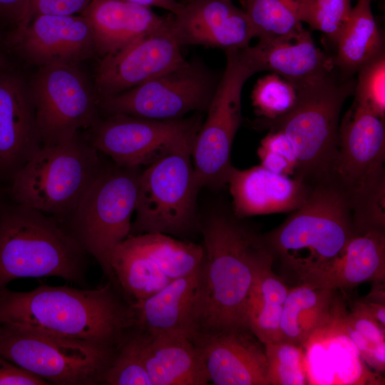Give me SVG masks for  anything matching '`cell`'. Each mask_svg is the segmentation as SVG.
Listing matches in <instances>:
<instances>
[{"label": "cell", "mask_w": 385, "mask_h": 385, "mask_svg": "<svg viewBox=\"0 0 385 385\" xmlns=\"http://www.w3.org/2000/svg\"><path fill=\"white\" fill-rule=\"evenodd\" d=\"M170 28L179 43L225 51L249 46L255 37L244 10L232 0H192L173 14Z\"/></svg>", "instance_id": "18"}, {"label": "cell", "mask_w": 385, "mask_h": 385, "mask_svg": "<svg viewBox=\"0 0 385 385\" xmlns=\"http://www.w3.org/2000/svg\"><path fill=\"white\" fill-rule=\"evenodd\" d=\"M372 0H358L337 42L333 61L346 80L384 52L381 34L371 10Z\"/></svg>", "instance_id": "27"}, {"label": "cell", "mask_w": 385, "mask_h": 385, "mask_svg": "<svg viewBox=\"0 0 385 385\" xmlns=\"http://www.w3.org/2000/svg\"><path fill=\"white\" fill-rule=\"evenodd\" d=\"M371 316L383 328H385V304L363 299Z\"/></svg>", "instance_id": "44"}, {"label": "cell", "mask_w": 385, "mask_h": 385, "mask_svg": "<svg viewBox=\"0 0 385 385\" xmlns=\"http://www.w3.org/2000/svg\"><path fill=\"white\" fill-rule=\"evenodd\" d=\"M141 332L143 359L152 385H205L210 382L201 351L190 339Z\"/></svg>", "instance_id": "25"}, {"label": "cell", "mask_w": 385, "mask_h": 385, "mask_svg": "<svg viewBox=\"0 0 385 385\" xmlns=\"http://www.w3.org/2000/svg\"><path fill=\"white\" fill-rule=\"evenodd\" d=\"M140 167L104 165L64 223L115 286L111 266L116 247L130 235L135 210Z\"/></svg>", "instance_id": "9"}, {"label": "cell", "mask_w": 385, "mask_h": 385, "mask_svg": "<svg viewBox=\"0 0 385 385\" xmlns=\"http://www.w3.org/2000/svg\"><path fill=\"white\" fill-rule=\"evenodd\" d=\"M76 66L39 67L29 86L43 146L71 140L100 118L96 93Z\"/></svg>", "instance_id": "13"}, {"label": "cell", "mask_w": 385, "mask_h": 385, "mask_svg": "<svg viewBox=\"0 0 385 385\" xmlns=\"http://www.w3.org/2000/svg\"><path fill=\"white\" fill-rule=\"evenodd\" d=\"M126 239L173 280L198 269L203 260L202 245L178 240L168 235H129Z\"/></svg>", "instance_id": "30"}, {"label": "cell", "mask_w": 385, "mask_h": 385, "mask_svg": "<svg viewBox=\"0 0 385 385\" xmlns=\"http://www.w3.org/2000/svg\"><path fill=\"white\" fill-rule=\"evenodd\" d=\"M245 48L225 51V70L193 143L192 160L200 189L225 186L234 167L231 151L242 120V88L258 73Z\"/></svg>", "instance_id": "10"}, {"label": "cell", "mask_w": 385, "mask_h": 385, "mask_svg": "<svg viewBox=\"0 0 385 385\" xmlns=\"http://www.w3.org/2000/svg\"><path fill=\"white\" fill-rule=\"evenodd\" d=\"M358 233L346 197L323 179L282 225L260 236L273 258L300 279L335 258Z\"/></svg>", "instance_id": "4"}, {"label": "cell", "mask_w": 385, "mask_h": 385, "mask_svg": "<svg viewBox=\"0 0 385 385\" xmlns=\"http://www.w3.org/2000/svg\"><path fill=\"white\" fill-rule=\"evenodd\" d=\"M219 79L202 61L185 60L143 84L100 99L98 106L106 115L179 119L190 111H207Z\"/></svg>", "instance_id": "12"}, {"label": "cell", "mask_w": 385, "mask_h": 385, "mask_svg": "<svg viewBox=\"0 0 385 385\" xmlns=\"http://www.w3.org/2000/svg\"><path fill=\"white\" fill-rule=\"evenodd\" d=\"M29 0H0V25L8 34L27 24Z\"/></svg>", "instance_id": "39"}, {"label": "cell", "mask_w": 385, "mask_h": 385, "mask_svg": "<svg viewBox=\"0 0 385 385\" xmlns=\"http://www.w3.org/2000/svg\"><path fill=\"white\" fill-rule=\"evenodd\" d=\"M5 44L39 67L74 64L96 54L90 24L83 15L41 14L9 33Z\"/></svg>", "instance_id": "16"}, {"label": "cell", "mask_w": 385, "mask_h": 385, "mask_svg": "<svg viewBox=\"0 0 385 385\" xmlns=\"http://www.w3.org/2000/svg\"><path fill=\"white\" fill-rule=\"evenodd\" d=\"M45 380L0 355V385H47Z\"/></svg>", "instance_id": "40"}, {"label": "cell", "mask_w": 385, "mask_h": 385, "mask_svg": "<svg viewBox=\"0 0 385 385\" xmlns=\"http://www.w3.org/2000/svg\"><path fill=\"white\" fill-rule=\"evenodd\" d=\"M299 280L332 290L353 288L366 282H384V231L358 233L335 258Z\"/></svg>", "instance_id": "23"}, {"label": "cell", "mask_w": 385, "mask_h": 385, "mask_svg": "<svg viewBox=\"0 0 385 385\" xmlns=\"http://www.w3.org/2000/svg\"><path fill=\"white\" fill-rule=\"evenodd\" d=\"M354 94V101L384 119L385 55L384 51L364 65L359 71Z\"/></svg>", "instance_id": "36"}, {"label": "cell", "mask_w": 385, "mask_h": 385, "mask_svg": "<svg viewBox=\"0 0 385 385\" xmlns=\"http://www.w3.org/2000/svg\"><path fill=\"white\" fill-rule=\"evenodd\" d=\"M199 270L173 279L151 297L131 304L134 328L151 335H177L191 339L196 334Z\"/></svg>", "instance_id": "22"}, {"label": "cell", "mask_w": 385, "mask_h": 385, "mask_svg": "<svg viewBox=\"0 0 385 385\" xmlns=\"http://www.w3.org/2000/svg\"><path fill=\"white\" fill-rule=\"evenodd\" d=\"M364 359L376 371H384L385 369V342L374 344Z\"/></svg>", "instance_id": "42"}, {"label": "cell", "mask_w": 385, "mask_h": 385, "mask_svg": "<svg viewBox=\"0 0 385 385\" xmlns=\"http://www.w3.org/2000/svg\"><path fill=\"white\" fill-rule=\"evenodd\" d=\"M344 315L346 321L369 342L373 344L385 342V328L371 316L364 300L356 302L352 312Z\"/></svg>", "instance_id": "37"}, {"label": "cell", "mask_w": 385, "mask_h": 385, "mask_svg": "<svg viewBox=\"0 0 385 385\" xmlns=\"http://www.w3.org/2000/svg\"><path fill=\"white\" fill-rule=\"evenodd\" d=\"M334 291L303 282L289 289L280 319L279 342L303 347L316 332L327 326L337 309Z\"/></svg>", "instance_id": "26"}, {"label": "cell", "mask_w": 385, "mask_h": 385, "mask_svg": "<svg viewBox=\"0 0 385 385\" xmlns=\"http://www.w3.org/2000/svg\"><path fill=\"white\" fill-rule=\"evenodd\" d=\"M0 323L116 347L134 328L135 317L111 282L91 289L41 284L24 292L1 289Z\"/></svg>", "instance_id": "2"}, {"label": "cell", "mask_w": 385, "mask_h": 385, "mask_svg": "<svg viewBox=\"0 0 385 385\" xmlns=\"http://www.w3.org/2000/svg\"><path fill=\"white\" fill-rule=\"evenodd\" d=\"M87 252L56 218L0 199V290L19 278L61 277L82 284Z\"/></svg>", "instance_id": "3"}, {"label": "cell", "mask_w": 385, "mask_h": 385, "mask_svg": "<svg viewBox=\"0 0 385 385\" xmlns=\"http://www.w3.org/2000/svg\"><path fill=\"white\" fill-rule=\"evenodd\" d=\"M258 72L268 71L292 82H302L332 72L333 58L314 43L302 24L278 36L260 38L254 46L245 48Z\"/></svg>", "instance_id": "21"}, {"label": "cell", "mask_w": 385, "mask_h": 385, "mask_svg": "<svg viewBox=\"0 0 385 385\" xmlns=\"http://www.w3.org/2000/svg\"><path fill=\"white\" fill-rule=\"evenodd\" d=\"M29 86L0 67V183L6 187L42 148Z\"/></svg>", "instance_id": "17"}, {"label": "cell", "mask_w": 385, "mask_h": 385, "mask_svg": "<svg viewBox=\"0 0 385 385\" xmlns=\"http://www.w3.org/2000/svg\"><path fill=\"white\" fill-rule=\"evenodd\" d=\"M264 345L267 362L268 385L309 384L302 347L283 342Z\"/></svg>", "instance_id": "34"}, {"label": "cell", "mask_w": 385, "mask_h": 385, "mask_svg": "<svg viewBox=\"0 0 385 385\" xmlns=\"http://www.w3.org/2000/svg\"><path fill=\"white\" fill-rule=\"evenodd\" d=\"M91 1L92 0H29L27 24L41 14H81Z\"/></svg>", "instance_id": "38"}, {"label": "cell", "mask_w": 385, "mask_h": 385, "mask_svg": "<svg viewBox=\"0 0 385 385\" xmlns=\"http://www.w3.org/2000/svg\"><path fill=\"white\" fill-rule=\"evenodd\" d=\"M227 184L238 219L294 211L305 200L312 187L299 178H289L261 165L246 170L233 167Z\"/></svg>", "instance_id": "20"}, {"label": "cell", "mask_w": 385, "mask_h": 385, "mask_svg": "<svg viewBox=\"0 0 385 385\" xmlns=\"http://www.w3.org/2000/svg\"><path fill=\"white\" fill-rule=\"evenodd\" d=\"M255 37L286 34L302 24L308 0H242Z\"/></svg>", "instance_id": "31"}, {"label": "cell", "mask_w": 385, "mask_h": 385, "mask_svg": "<svg viewBox=\"0 0 385 385\" xmlns=\"http://www.w3.org/2000/svg\"><path fill=\"white\" fill-rule=\"evenodd\" d=\"M351 9V0H308L303 22L337 43Z\"/></svg>", "instance_id": "35"}, {"label": "cell", "mask_w": 385, "mask_h": 385, "mask_svg": "<svg viewBox=\"0 0 385 385\" xmlns=\"http://www.w3.org/2000/svg\"><path fill=\"white\" fill-rule=\"evenodd\" d=\"M145 7H158L165 9L174 15L178 14L183 9L184 4L176 0H126Z\"/></svg>", "instance_id": "43"}, {"label": "cell", "mask_w": 385, "mask_h": 385, "mask_svg": "<svg viewBox=\"0 0 385 385\" xmlns=\"http://www.w3.org/2000/svg\"><path fill=\"white\" fill-rule=\"evenodd\" d=\"M172 16L168 15L160 29L101 58L95 75L98 101L143 84L185 61L170 28Z\"/></svg>", "instance_id": "15"}, {"label": "cell", "mask_w": 385, "mask_h": 385, "mask_svg": "<svg viewBox=\"0 0 385 385\" xmlns=\"http://www.w3.org/2000/svg\"><path fill=\"white\" fill-rule=\"evenodd\" d=\"M111 266L115 287L132 299L131 304L151 297L173 281L127 239L114 250Z\"/></svg>", "instance_id": "29"}, {"label": "cell", "mask_w": 385, "mask_h": 385, "mask_svg": "<svg viewBox=\"0 0 385 385\" xmlns=\"http://www.w3.org/2000/svg\"><path fill=\"white\" fill-rule=\"evenodd\" d=\"M195 136L178 142L140 172L136 217L130 235L181 236L199 229L196 198L200 188L192 160Z\"/></svg>", "instance_id": "8"}, {"label": "cell", "mask_w": 385, "mask_h": 385, "mask_svg": "<svg viewBox=\"0 0 385 385\" xmlns=\"http://www.w3.org/2000/svg\"><path fill=\"white\" fill-rule=\"evenodd\" d=\"M252 334L245 329L197 334L191 339L213 384L268 385L265 349Z\"/></svg>", "instance_id": "19"}, {"label": "cell", "mask_w": 385, "mask_h": 385, "mask_svg": "<svg viewBox=\"0 0 385 385\" xmlns=\"http://www.w3.org/2000/svg\"><path fill=\"white\" fill-rule=\"evenodd\" d=\"M103 166L99 152L78 134L42 146L6 188V195L64 224Z\"/></svg>", "instance_id": "5"}, {"label": "cell", "mask_w": 385, "mask_h": 385, "mask_svg": "<svg viewBox=\"0 0 385 385\" xmlns=\"http://www.w3.org/2000/svg\"><path fill=\"white\" fill-rule=\"evenodd\" d=\"M6 193V188L4 189L2 184L0 183V199L5 195Z\"/></svg>", "instance_id": "47"}, {"label": "cell", "mask_w": 385, "mask_h": 385, "mask_svg": "<svg viewBox=\"0 0 385 385\" xmlns=\"http://www.w3.org/2000/svg\"><path fill=\"white\" fill-rule=\"evenodd\" d=\"M6 60L1 52L0 51V67L2 66L4 63H6Z\"/></svg>", "instance_id": "46"}, {"label": "cell", "mask_w": 385, "mask_h": 385, "mask_svg": "<svg viewBox=\"0 0 385 385\" xmlns=\"http://www.w3.org/2000/svg\"><path fill=\"white\" fill-rule=\"evenodd\" d=\"M118 345L102 380L108 385H152L143 355V334L133 328Z\"/></svg>", "instance_id": "33"}, {"label": "cell", "mask_w": 385, "mask_h": 385, "mask_svg": "<svg viewBox=\"0 0 385 385\" xmlns=\"http://www.w3.org/2000/svg\"><path fill=\"white\" fill-rule=\"evenodd\" d=\"M203 260L199 270L196 334L247 329L246 314L257 272L271 253L235 216L214 212L199 222Z\"/></svg>", "instance_id": "1"}, {"label": "cell", "mask_w": 385, "mask_h": 385, "mask_svg": "<svg viewBox=\"0 0 385 385\" xmlns=\"http://www.w3.org/2000/svg\"><path fill=\"white\" fill-rule=\"evenodd\" d=\"M117 349L0 323V355L48 384H101Z\"/></svg>", "instance_id": "11"}, {"label": "cell", "mask_w": 385, "mask_h": 385, "mask_svg": "<svg viewBox=\"0 0 385 385\" xmlns=\"http://www.w3.org/2000/svg\"><path fill=\"white\" fill-rule=\"evenodd\" d=\"M270 255L259 268L249 296L246 322L248 329L263 344L279 342V323L289 291L272 270Z\"/></svg>", "instance_id": "28"}, {"label": "cell", "mask_w": 385, "mask_h": 385, "mask_svg": "<svg viewBox=\"0 0 385 385\" xmlns=\"http://www.w3.org/2000/svg\"><path fill=\"white\" fill-rule=\"evenodd\" d=\"M371 292L364 299L385 304L384 282H373Z\"/></svg>", "instance_id": "45"}, {"label": "cell", "mask_w": 385, "mask_h": 385, "mask_svg": "<svg viewBox=\"0 0 385 385\" xmlns=\"http://www.w3.org/2000/svg\"><path fill=\"white\" fill-rule=\"evenodd\" d=\"M384 119L354 101L338 132L337 151L327 179L346 197L356 225L384 215Z\"/></svg>", "instance_id": "6"}, {"label": "cell", "mask_w": 385, "mask_h": 385, "mask_svg": "<svg viewBox=\"0 0 385 385\" xmlns=\"http://www.w3.org/2000/svg\"><path fill=\"white\" fill-rule=\"evenodd\" d=\"M295 83L299 98L294 109L279 119L262 123L286 135L297 158L296 177L313 185L327 178L332 165L340 113L346 99L354 93L356 81L338 79L333 71Z\"/></svg>", "instance_id": "7"}, {"label": "cell", "mask_w": 385, "mask_h": 385, "mask_svg": "<svg viewBox=\"0 0 385 385\" xmlns=\"http://www.w3.org/2000/svg\"><path fill=\"white\" fill-rule=\"evenodd\" d=\"M256 115L262 122L279 119L296 106L299 98L297 83L271 73L259 78L251 94Z\"/></svg>", "instance_id": "32"}, {"label": "cell", "mask_w": 385, "mask_h": 385, "mask_svg": "<svg viewBox=\"0 0 385 385\" xmlns=\"http://www.w3.org/2000/svg\"><path fill=\"white\" fill-rule=\"evenodd\" d=\"M88 21L96 54L114 53L163 27L168 16L126 0H92L81 13Z\"/></svg>", "instance_id": "24"}, {"label": "cell", "mask_w": 385, "mask_h": 385, "mask_svg": "<svg viewBox=\"0 0 385 385\" xmlns=\"http://www.w3.org/2000/svg\"><path fill=\"white\" fill-rule=\"evenodd\" d=\"M200 116L155 120L124 114L106 115L90 128L87 141L120 167L149 165L181 140L196 135Z\"/></svg>", "instance_id": "14"}, {"label": "cell", "mask_w": 385, "mask_h": 385, "mask_svg": "<svg viewBox=\"0 0 385 385\" xmlns=\"http://www.w3.org/2000/svg\"><path fill=\"white\" fill-rule=\"evenodd\" d=\"M192 1V0H180V2L183 3V4H186V3H188L189 1Z\"/></svg>", "instance_id": "48"}, {"label": "cell", "mask_w": 385, "mask_h": 385, "mask_svg": "<svg viewBox=\"0 0 385 385\" xmlns=\"http://www.w3.org/2000/svg\"><path fill=\"white\" fill-rule=\"evenodd\" d=\"M257 155L261 165L273 173L289 176L296 170V165L278 153L259 147Z\"/></svg>", "instance_id": "41"}]
</instances>
